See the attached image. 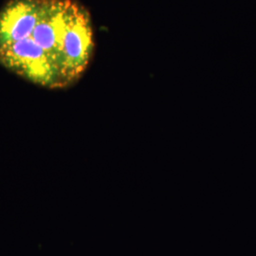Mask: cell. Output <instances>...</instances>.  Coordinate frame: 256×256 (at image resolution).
Returning <instances> with one entry per match:
<instances>
[{
  "label": "cell",
  "instance_id": "6da1fadb",
  "mask_svg": "<svg viewBox=\"0 0 256 256\" xmlns=\"http://www.w3.org/2000/svg\"><path fill=\"white\" fill-rule=\"evenodd\" d=\"M94 50L92 14L78 0H10L0 10V64L30 82L70 86Z\"/></svg>",
  "mask_w": 256,
  "mask_h": 256
}]
</instances>
